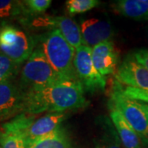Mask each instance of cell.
Listing matches in <instances>:
<instances>
[{
	"mask_svg": "<svg viewBox=\"0 0 148 148\" xmlns=\"http://www.w3.org/2000/svg\"><path fill=\"white\" fill-rule=\"evenodd\" d=\"M0 148H1V147H0Z\"/></svg>",
	"mask_w": 148,
	"mask_h": 148,
	"instance_id": "obj_25",
	"label": "cell"
},
{
	"mask_svg": "<svg viewBox=\"0 0 148 148\" xmlns=\"http://www.w3.org/2000/svg\"><path fill=\"white\" fill-rule=\"evenodd\" d=\"M110 116L124 148H143V140L119 111L110 109Z\"/></svg>",
	"mask_w": 148,
	"mask_h": 148,
	"instance_id": "obj_13",
	"label": "cell"
},
{
	"mask_svg": "<svg viewBox=\"0 0 148 148\" xmlns=\"http://www.w3.org/2000/svg\"><path fill=\"white\" fill-rule=\"evenodd\" d=\"M36 47V40L12 24L0 26V51L20 66Z\"/></svg>",
	"mask_w": 148,
	"mask_h": 148,
	"instance_id": "obj_4",
	"label": "cell"
},
{
	"mask_svg": "<svg viewBox=\"0 0 148 148\" xmlns=\"http://www.w3.org/2000/svg\"><path fill=\"white\" fill-rule=\"evenodd\" d=\"M27 148H73L67 131L63 127L41 138L27 140Z\"/></svg>",
	"mask_w": 148,
	"mask_h": 148,
	"instance_id": "obj_15",
	"label": "cell"
},
{
	"mask_svg": "<svg viewBox=\"0 0 148 148\" xmlns=\"http://www.w3.org/2000/svg\"><path fill=\"white\" fill-rule=\"evenodd\" d=\"M147 39H148V31H147Z\"/></svg>",
	"mask_w": 148,
	"mask_h": 148,
	"instance_id": "obj_23",
	"label": "cell"
},
{
	"mask_svg": "<svg viewBox=\"0 0 148 148\" xmlns=\"http://www.w3.org/2000/svg\"><path fill=\"white\" fill-rule=\"evenodd\" d=\"M132 58L148 70V49H139L132 53Z\"/></svg>",
	"mask_w": 148,
	"mask_h": 148,
	"instance_id": "obj_22",
	"label": "cell"
},
{
	"mask_svg": "<svg viewBox=\"0 0 148 148\" xmlns=\"http://www.w3.org/2000/svg\"><path fill=\"white\" fill-rule=\"evenodd\" d=\"M66 114L61 113H49L35 119L26 133L27 140L41 138L51 134L61 127L62 123L65 120Z\"/></svg>",
	"mask_w": 148,
	"mask_h": 148,
	"instance_id": "obj_12",
	"label": "cell"
},
{
	"mask_svg": "<svg viewBox=\"0 0 148 148\" xmlns=\"http://www.w3.org/2000/svg\"><path fill=\"white\" fill-rule=\"evenodd\" d=\"M99 4L98 0H69L66 2V8L70 15H75L88 12Z\"/></svg>",
	"mask_w": 148,
	"mask_h": 148,
	"instance_id": "obj_19",
	"label": "cell"
},
{
	"mask_svg": "<svg viewBox=\"0 0 148 148\" xmlns=\"http://www.w3.org/2000/svg\"><path fill=\"white\" fill-rule=\"evenodd\" d=\"M28 18L23 1L0 0V26L16 19L27 21Z\"/></svg>",
	"mask_w": 148,
	"mask_h": 148,
	"instance_id": "obj_16",
	"label": "cell"
},
{
	"mask_svg": "<svg viewBox=\"0 0 148 148\" xmlns=\"http://www.w3.org/2000/svg\"><path fill=\"white\" fill-rule=\"evenodd\" d=\"M34 25L36 27H47L53 29H58L64 37V39L77 49L82 44V36L81 27L78 24L69 16H46L39 17L34 21Z\"/></svg>",
	"mask_w": 148,
	"mask_h": 148,
	"instance_id": "obj_8",
	"label": "cell"
},
{
	"mask_svg": "<svg viewBox=\"0 0 148 148\" xmlns=\"http://www.w3.org/2000/svg\"><path fill=\"white\" fill-rule=\"evenodd\" d=\"M147 144H148V143H147Z\"/></svg>",
	"mask_w": 148,
	"mask_h": 148,
	"instance_id": "obj_24",
	"label": "cell"
},
{
	"mask_svg": "<svg viewBox=\"0 0 148 148\" xmlns=\"http://www.w3.org/2000/svg\"><path fill=\"white\" fill-rule=\"evenodd\" d=\"M20 76L19 84L24 91L45 87L64 80L53 70L42 50L37 46L23 64Z\"/></svg>",
	"mask_w": 148,
	"mask_h": 148,
	"instance_id": "obj_3",
	"label": "cell"
},
{
	"mask_svg": "<svg viewBox=\"0 0 148 148\" xmlns=\"http://www.w3.org/2000/svg\"><path fill=\"white\" fill-rule=\"evenodd\" d=\"M110 110H119L145 143H148V104L128 100L115 92L111 94Z\"/></svg>",
	"mask_w": 148,
	"mask_h": 148,
	"instance_id": "obj_5",
	"label": "cell"
},
{
	"mask_svg": "<svg viewBox=\"0 0 148 148\" xmlns=\"http://www.w3.org/2000/svg\"><path fill=\"white\" fill-rule=\"evenodd\" d=\"M24 112V90L13 80L0 82V121Z\"/></svg>",
	"mask_w": 148,
	"mask_h": 148,
	"instance_id": "obj_7",
	"label": "cell"
},
{
	"mask_svg": "<svg viewBox=\"0 0 148 148\" xmlns=\"http://www.w3.org/2000/svg\"><path fill=\"white\" fill-rule=\"evenodd\" d=\"M88 105L79 81L61 80L45 87L24 91V113L32 115L44 112L61 113Z\"/></svg>",
	"mask_w": 148,
	"mask_h": 148,
	"instance_id": "obj_1",
	"label": "cell"
},
{
	"mask_svg": "<svg viewBox=\"0 0 148 148\" xmlns=\"http://www.w3.org/2000/svg\"><path fill=\"white\" fill-rule=\"evenodd\" d=\"M92 60L96 70L106 77L115 73L119 53L112 41H106L91 48Z\"/></svg>",
	"mask_w": 148,
	"mask_h": 148,
	"instance_id": "obj_11",
	"label": "cell"
},
{
	"mask_svg": "<svg viewBox=\"0 0 148 148\" xmlns=\"http://www.w3.org/2000/svg\"><path fill=\"white\" fill-rule=\"evenodd\" d=\"M74 67L77 79L82 85L85 91L94 93L105 90L106 77L95 69L92 60L91 48L82 45L76 49Z\"/></svg>",
	"mask_w": 148,
	"mask_h": 148,
	"instance_id": "obj_6",
	"label": "cell"
},
{
	"mask_svg": "<svg viewBox=\"0 0 148 148\" xmlns=\"http://www.w3.org/2000/svg\"><path fill=\"white\" fill-rule=\"evenodd\" d=\"M117 13L137 21H148V0H119L112 3Z\"/></svg>",
	"mask_w": 148,
	"mask_h": 148,
	"instance_id": "obj_14",
	"label": "cell"
},
{
	"mask_svg": "<svg viewBox=\"0 0 148 148\" xmlns=\"http://www.w3.org/2000/svg\"><path fill=\"white\" fill-rule=\"evenodd\" d=\"M97 148H122L120 139L115 128L112 129V127H110L109 132L105 134L104 138L101 140L100 147Z\"/></svg>",
	"mask_w": 148,
	"mask_h": 148,
	"instance_id": "obj_21",
	"label": "cell"
},
{
	"mask_svg": "<svg viewBox=\"0 0 148 148\" xmlns=\"http://www.w3.org/2000/svg\"><path fill=\"white\" fill-rule=\"evenodd\" d=\"M115 77L125 86L148 90V70L132 58L127 56L118 69Z\"/></svg>",
	"mask_w": 148,
	"mask_h": 148,
	"instance_id": "obj_9",
	"label": "cell"
},
{
	"mask_svg": "<svg viewBox=\"0 0 148 148\" xmlns=\"http://www.w3.org/2000/svg\"><path fill=\"white\" fill-rule=\"evenodd\" d=\"M36 45L42 50L49 64L62 79L78 81L74 67L76 49L70 45L58 29L40 35L37 38Z\"/></svg>",
	"mask_w": 148,
	"mask_h": 148,
	"instance_id": "obj_2",
	"label": "cell"
},
{
	"mask_svg": "<svg viewBox=\"0 0 148 148\" xmlns=\"http://www.w3.org/2000/svg\"><path fill=\"white\" fill-rule=\"evenodd\" d=\"M80 27L84 45L93 48L101 43L111 41L113 28L110 21L90 18L82 21Z\"/></svg>",
	"mask_w": 148,
	"mask_h": 148,
	"instance_id": "obj_10",
	"label": "cell"
},
{
	"mask_svg": "<svg viewBox=\"0 0 148 148\" xmlns=\"http://www.w3.org/2000/svg\"><path fill=\"white\" fill-rule=\"evenodd\" d=\"M18 70L19 65L0 51V82L14 79Z\"/></svg>",
	"mask_w": 148,
	"mask_h": 148,
	"instance_id": "obj_18",
	"label": "cell"
},
{
	"mask_svg": "<svg viewBox=\"0 0 148 148\" xmlns=\"http://www.w3.org/2000/svg\"><path fill=\"white\" fill-rule=\"evenodd\" d=\"M29 17L44 13L50 7L51 0H26L23 1Z\"/></svg>",
	"mask_w": 148,
	"mask_h": 148,
	"instance_id": "obj_20",
	"label": "cell"
},
{
	"mask_svg": "<svg viewBox=\"0 0 148 148\" xmlns=\"http://www.w3.org/2000/svg\"><path fill=\"white\" fill-rule=\"evenodd\" d=\"M0 147L27 148V138L23 133L0 128Z\"/></svg>",
	"mask_w": 148,
	"mask_h": 148,
	"instance_id": "obj_17",
	"label": "cell"
}]
</instances>
